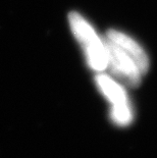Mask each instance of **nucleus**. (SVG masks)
Wrapping results in <instances>:
<instances>
[{
	"label": "nucleus",
	"instance_id": "f257e3e1",
	"mask_svg": "<svg viewBox=\"0 0 157 158\" xmlns=\"http://www.w3.org/2000/svg\"><path fill=\"white\" fill-rule=\"evenodd\" d=\"M69 23L76 38L85 49L90 68L102 72L107 68V55L103 40H100L94 29L79 13L69 15Z\"/></svg>",
	"mask_w": 157,
	"mask_h": 158
},
{
	"label": "nucleus",
	"instance_id": "f03ea898",
	"mask_svg": "<svg viewBox=\"0 0 157 158\" xmlns=\"http://www.w3.org/2000/svg\"><path fill=\"white\" fill-rule=\"evenodd\" d=\"M103 43L107 55V68L111 73L126 86H139L142 73L132 57L107 37L103 39Z\"/></svg>",
	"mask_w": 157,
	"mask_h": 158
},
{
	"label": "nucleus",
	"instance_id": "7ed1b4c3",
	"mask_svg": "<svg viewBox=\"0 0 157 158\" xmlns=\"http://www.w3.org/2000/svg\"><path fill=\"white\" fill-rule=\"evenodd\" d=\"M107 38L114 42L115 44H118L132 57L142 73H145L147 72L149 68V60L147 58L146 53L132 38L121 32L114 31V30H111L107 33Z\"/></svg>",
	"mask_w": 157,
	"mask_h": 158
},
{
	"label": "nucleus",
	"instance_id": "20e7f679",
	"mask_svg": "<svg viewBox=\"0 0 157 158\" xmlns=\"http://www.w3.org/2000/svg\"><path fill=\"white\" fill-rule=\"evenodd\" d=\"M95 81L99 90L111 104V107L131 104L126 90L115 81L105 75L96 76Z\"/></svg>",
	"mask_w": 157,
	"mask_h": 158
},
{
	"label": "nucleus",
	"instance_id": "39448f33",
	"mask_svg": "<svg viewBox=\"0 0 157 158\" xmlns=\"http://www.w3.org/2000/svg\"><path fill=\"white\" fill-rule=\"evenodd\" d=\"M110 118L116 126L126 127L133 122V108L131 104L114 106L110 109Z\"/></svg>",
	"mask_w": 157,
	"mask_h": 158
}]
</instances>
